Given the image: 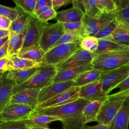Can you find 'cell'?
<instances>
[{
    "label": "cell",
    "mask_w": 129,
    "mask_h": 129,
    "mask_svg": "<svg viewBox=\"0 0 129 129\" xmlns=\"http://www.w3.org/2000/svg\"><path fill=\"white\" fill-rule=\"evenodd\" d=\"M128 97L129 90L107 95L100 106L96 121L98 123L109 126L113 118Z\"/></svg>",
    "instance_id": "obj_1"
},
{
    "label": "cell",
    "mask_w": 129,
    "mask_h": 129,
    "mask_svg": "<svg viewBox=\"0 0 129 129\" xmlns=\"http://www.w3.org/2000/svg\"><path fill=\"white\" fill-rule=\"evenodd\" d=\"M91 63L93 69L101 73L129 65V50L100 53L95 55Z\"/></svg>",
    "instance_id": "obj_2"
},
{
    "label": "cell",
    "mask_w": 129,
    "mask_h": 129,
    "mask_svg": "<svg viewBox=\"0 0 129 129\" xmlns=\"http://www.w3.org/2000/svg\"><path fill=\"white\" fill-rule=\"evenodd\" d=\"M54 66L46 65L38 67L34 74L22 84L15 85L12 95L25 89H41L52 83V80L57 73Z\"/></svg>",
    "instance_id": "obj_3"
},
{
    "label": "cell",
    "mask_w": 129,
    "mask_h": 129,
    "mask_svg": "<svg viewBox=\"0 0 129 129\" xmlns=\"http://www.w3.org/2000/svg\"><path fill=\"white\" fill-rule=\"evenodd\" d=\"M89 102H90L83 98H79L72 102L60 105L35 109L34 112L58 117L60 119L81 112Z\"/></svg>",
    "instance_id": "obj_4"
},
{
    "label": "cell",
    "mask_w": 129,
    "mask_h": 129,
    "mask_svg": "<svg viewBox=\"0 0 129 129\" xmlns=\"http://www.w3.org/2000/svg\"><path fill=\"white\" fill-rule=\"evenodd\" d=\"M47 24V22H43L40 21L35 16H30L23 32V44L20 53L27 49L39 46L40 38Z\"/></svg>",
    "instance_id": "obj_5"
},
{
    "label": "cell",
    "mask_w": 129,
    "mask_h": 129,
    "mask_svg": "<svg viewBox=\"0 0 129 129\" xmlns=\"http://www.w3.org/2000/svg\"><path fill=\"white\" fill-rule=\"evenodd\" d=\"M80 48V44L76 43H66L53 47L45 52L42 66L61 63Z\"/></svg>",
    "instance_id": "obj_6"
},
{
    "label": "cell",
    "mask_w": 129,
    "mask_h": 129,
    "mask_svg": "<svg viewBox=\"0 0 129 129\" xmlns=\"http://www.w3.org/2000/svg\"><path fill=\"white\" fill-rule=\"evenodd\" d=\"M128 76L129 65L101 73L99 80L101 83L103 94L107 95L119 83Z\"/></svg>",
    "instance_id": "obj_7"
},
{
    "label": "cell",
    "mask_w": 129,
    "mask_h": 129,
    "mask_svg": "<svg viewBox=\"0 0 129 129\" xmlns=\"http://www.w3.org/2000/svg\"><path fill=\"white\" fill-rule=\"evenodd\" d=\"M62 24L56 22L47 23L44 27L39 41V46L46 52L64 33Z\"/></svg>",
    "instance_id": "obj_8"
},
{
    "label": "cell",
    "mask_w": 129,
    "mask_h": 129,
    "mask_svg": "<svg viewBox=\"0 0 129 129\" xmlns=\"http://www.w3.org/2000/svg\"><path fill=\"white\" fill-rule=\"evenodd\" d=\"M33 111L27 105L8 103L0 112V122L25 120Z\"/></svg>",
    "instance_id": "obj_9"
},
{
    "label": "cell",
    "mask_w": 129,
    "mask_h": 129,
    "mask_svg": "<svg viewBox=\"0 0 129 129\" xmlns=\"http://www.w3.org/2000/svg\"><path fill=\"white\" fill-rule=\"evenodd\" d=\"M115 13H103L99 17L94 18L85 14L82 22L85 28L86 36H95L99 31L115 18Z\"/></svg>",
    "instance_id": "obj_10"
},
{
    "label": "cell",
    "mask_w": 129,
    "mask_h": 129,
    "mask_svg": "<svg viewBox=\"0 0 129 129\" xmlns=\"http://www.w3.org/2000/svg\"><path fill=\"white\" fill-rule=\"evenodd\" d=\"M79 87L72 86L58 95L38 103L35 109L58 106L76 100L79 98Z\"/></svg>",
    "instance_id": "obj_11"
},
{
    "label": "cell",
    "mask_w": 129,
    "mask_h": 129,
    "mask_svg": "<svg viewBox=\"0 0 129 129\" xmlns=\"http://www.w3.org/2000/svg\"><path fill=\"white\" fill-rule=\"evenodd\" d=\"M95 56L93 52H91L79 48L63 62L55 65L57 71L91 62Z\"/></svg>",
    "instance_id": "obj_12"
},
{
    "label": "cell",
    "mask_w": 129,
    "mask_h": 129,
    "mask_svg": "<svg viewBox=\"0 0 129 129\" xmlns=\"http://www.w3.org/2000/svg\"><path fill=\"white\" fill-rule=\"evenodd\" d=\"M74 86L75 84L74 81L52 83L40 89L38 96V103L43 102Z\"/></svg>",
    "instance_id": "obj_13"
},
{
    "label": "cell",
    "mask_w": 129,
    "mask_h": 129,
    "mask_svg": "<svg viewBox=\"0 0 129 129\" xmlns=\"http://www.w3.org/2000/svg\"><path fill=\"white\" fill-rule=\"evenodd\" d=\"M106 96L102 93L101 83L99 80L80 87L79 97L90 102L94 101L103 102Z\"/></svg>",
    "instance_id": "obj_14"
},
{
    "label": "cell",
    "mask_w": 129,
    "mask_h": 129,
    "mask_svg": "<svg viewBox=\"0 0 129 129\" xmlns=\"http://www.w3.org/2000/svg\"><path fill=\"white\" fill-rule=\"evenodd\" d=\"M41 89H25L12 95L9 103L27 105L35 110L38 104V96Z\"/></svg>",
    "instance_id": "obj_15"
},
{
    "label": "cell",
    "mask_w": 129,
    "mask_h": 129,
    "mask_svg": "<svg viewBox=\"0 0 129 129\" xmlns=\"http://www.w3.org/2000/svg\"><path fill=\"white\" fill-rule=\"evenodd\" d=\"M92 69V64L89 62L58 71L52 80V83L74 81L82 73Z\"/></svg>",
    "instance_id": "obj_16"
},
{
    "label": "cell",
    "mask_w": 129,
    "mask_h": 129,
    "mask_svg": "<svg viewBox=\"0 0 129 129\" xmlns=\"http://www.w3.org/2000/svg\"><path fill=\"white\" fill-rule=\"evenodd\" d=\"M28 129H47L48 124L52 121L60 120L58 117L32 112L24 120Z\"/></svg>",
    "instance_id": "obj_17"
},
{
    "label": "cell",
    "mask_w": 129,
    "mask_h": 129,
    "mask_svg": "<svg viewBox=\"0 0 129 129\" xmlns=\"http://www.w3.org/2000/svg\"><path fill=\"white\" fill-rule=\"evenodd\" d=\"M7 73H3L0 78V112L9 103L12 95L13 87L16 85L6 78Z\"/></svg>",
    "instance_id": "obj_18"
},
{
    "label": "cell",
    "mask_w": 129,
    "mask_h": 129,
    "mask_svg": "<svg viewBox=\"0 0 129 129\" xmlns=\"http://www.w3.org/2000/svg\"><path fill=\"white\" fill-rule=\"evenodd\" d=\"M128 50H129V46L116 42L107 37L98 39L97 48L93 53L95 56L103 53Z\"/></svg>",
    "instance_id": "obj_19"
},
{
    "label": "cell",
    "mask_w": 129,
    "mask_h": 129,
    "mask_svg": "<svg viewBox=\"0 0 129 129\" xmlns=\"http://www.w3.org/2000/svg\"><path fill=\"white\" fill-rule=\"evenodd\" d=\"M129 118V97L112 120L109 129H128Z\"/></svg>",
    "instance_id": "obj_20"
},
{
    "label": "cell",
    "mask_w": 129,
    "mask_h": 129,
    "mask_svg": "<svg viewBox=\"0 0 129 129\" xmlns=\"http://www.w3.org/2000/svg\"><path fill=\"white\" fill-rule=\"evenodd\" d=\"M84 15L85 13L81 10L72 7L67 10L56 11L55 19L61 23L78 22L82 20Z\"/></svg>",
    "instance_id": "obj_21"
},
{
    "label": "cell",
    "mask_w": 129,
    "mask_h": 129,
    "mask_svg": "<svg viewBox=\"0 0 129 129\" xmlns=\"http://www.w3.org/2000/svg\"><path fill=\"white\" fill-rule=\"evenodd\" d=\"M37 68L11 70L7 72L6 78L14 82L16 85H20L28 80L36 71Z\"/></svg>",
    "instance_id": "obj_22"
},
{
    "label": "cell",
    "mask_w": 129,
    "mask_h": 129,
    "mask_svg": "<svg viewBox=\"0 0 129 129\" xmlns=\"http://www.w3.org/2000/svg\"><path fill=\"white\" fill-rule=\"evenodd\" d=\"M23 33H15L10 32L8 41L7 56L10 57L18 55L23 46Z\"/></svg>",
    "instance_id": "obj_23"
},
{
    "label": "cell",
    "mask_w": 129,
    "mask_h": 129,
    "mask_svg": "<svg viewBox=\"0 0 129 129\" xmlns=\"http://www.w3.org/2000/svg\"><path fill=\"white\" fill-rule=\"evenodd\" d=\"M108 37L116 42L129 46V27L117 21L116 27Z\"/></svg>",
    "instance_id": "obj_24"
},
{
    "label": "cell",
    "mask_w": 129,
    "mask_h": 129,
    "mask_svg": "<svg viewBox=\"0 0 129 129\" xmlns=\"http://www.w3.org/2000/svg\"><path fill=\"white\" fill-rule=\"evenodd\" d=\"M41 66L35 62L19 57L17 55L9 57L8 71L19 69H26L38 68Z\"/></svg>",
    "instance_id": "obj_25"
},
{
    "label": "cell",
    "mask_w": 129,
    "mask_h": 129,
    "mask_svg": "<svg viewBox=\"0 0 129 129\" xmlns=\"http://www.w3.org/2000/svg\"><path fill=\"white\" fill-rule=\"evenodd\" d=\"M62 124L63 129H82L86 125V121L82 111L59 120Z\"/></svg>",
    "instance_id": "obj_26"
},
{
    "label": "cell",
    "mask_w": 129,
    "mask_h": 129,
    "mask_svg": "<svg viewBox=\"0 0 129 129\" xmlns=\"http://www.w3.org/2000/svg\"><path fill=\"white\" fill-rule=\"evenodd\" d=\"M101 73L97 70L92 69L81 74L74 80L75 86L81 87L85 85L98 81Z\"/></svg>",
    "instance_id": "obj_27"
},
{
    "label": "cell",
    "mask_w": 129,
    "mask_h": 129,
    "mask_svg": "<svg viewBox=\"0 0 129 129\" xmlns=\"http://www.w3.org/2000/svg\"><path fill=\"white\" fill-rule=\"evenodd\" d=\"M102 103L101 101H94L89 102L84 107L82 112L86 123L96 121V118Z\"/></svg>",
    "instance_id": "obj_28"
},
{
    "label": "cell",
    "mask_w": 129,
    "mask_h": 129,
    "mask_svg": "<svg viewBox=\"0 0 129 129\" xmlns=\"http://www.w3.org/2000/svg\"><path fill=\"white\" fill-rule=\"evenodd\" d=\"M44 54L45 52L42 49L40 46H38L27 49L17 55L37 62L42 66Z\"/></svg>",
    "instance_id": "obj_29"
},
{
    "label": "cell",
    "mask_w": 129,
    "mask_h": 129,
    "mask_svg": "<svg viewBox=\"0 0 129 129\" xmlns=\"http://www.w3.org/2000/svg\"><path fill=\"white\" fill-rule=\"evenodd\" d=\"M30 15L21 12L18 17L12 22L9 30L15 33H23L30 18Z\"/></svg>",
    "instance_id": "obj_30"
},
{
    "label": "cell",
    "mask_w": 129,
    "mask_h": 129,
    "mask_svg": "<svg viewBox=\"0 0 129 129\" xmlns=\"http://www.w3.org/2000/svg\"><path fill=\"white\" fill-rule=\"evenodd\" d=\"M16 7L20 11L26 13L30 16H34L35 0H13Z\"/></svg>",
    "instance_id": "obj_31"
},
{
    "label": "cell",
    "mask_w": 129,
    "mask_h": 129,
    "mask_svg": "<svg viewBox=\"0 0 129 129\" xmlns=\"http://www.w3.org/2000/svg\"><path fill=\"white\" fill-rule=\"evenodd\" d=\"M82 20L78 22L62 23L64 31L77 34L83 37H86L85 28Z\"/></svg>",
    "instance_id": "obj_32"
},
{
    "label": "cell",
    "mask_w": 129,
    "mask_h": 129,
    "mask_svg": "<svg viewBox=\"0 0 129 129\" xmlns=\"http://www.w3.org/2000/svg\"><path fill=\"white\" fill-rule=\"evenodd\" d=\"M98 39L95 36H86L82 38L80 43L81 48L91 52H94L97 48Z\"/></svg>",
    "instance_id": "obj_33"
},
{
    "label": "cell",
    "mask_w": 129,
    "mask_h": 129,
    "mask_svg": "<svg viewBox=\"0 0 129 129\" xmlns=\"http://www.w3.org/2000/svg\"><path fill=\"white\" fill-rule=\"evenodd\" d=\"M83 38V37L79 34L65 32L62 36L52 46L51 48L66 43H76L80 44Z\"/></svg>",
    "instance_id": "obj_34"
},
{
    "label": "cell",
    "mask_w": 129,
    "mask_h": 129,
    "mask_svg": "<svg viewBox=\"0 0 129 129\" xmlns=\"http://www.w3.org/2000/svg\"><path fill=\"white\" fill-rule=\"evenodd\" d=\"M21 12L16 7L11 8L0 5V16L8 18L12 22L18 17Z\"/></svg>",
    "instance_id": "obj_35"
},
{
    "label": "cell",
    "mask_w": 129,
    "mask_h": 129,
    "mask_svg": "<svg viewBox=\"0 0 129 129\" xmlns=\"http://www.w3.org/2000/svg\"><path fill=\"white\" fill-rule=\"evenodd\" d=\"M103 13L98 0H89L88 10L86 15L92 18H97Z\"/></svg>",
    "instance_id": "obj_36"
},
{
    "label": "cell",
    "mask_w": 129,
    "mask_h": 129,
    "mask_svg": "<svg viewBox=\"0 0 129 129\" xmlns=\"http://www.w3.org/2000/svg\"><path fill=\"white\" fill-rule=\"evenodd\" d=\"M117 24V21L116 18H115L104 27L102 28L96 34L95 37L99 39L109 36L114 29Z\"/></svg>",
    "instance_id": "obj_37"
},
{
    "label": "cell",
    "mask_w": 129,
    "mask_h": 129,
    "mask_svg": "<svg viewBox=\"0 0 129 129\" xmlns=\"http://www.w3.org/2000/svg\"><path fill=\"white\" fill-rule=\"evenodd\" d=\"M99 6L103 13H115L117 6L113 0H98Z\"/></svg>",
    "instance_id": "obj_38"
},
{
    "label": "cell",
    "mask_w": 129,
    "mask_h": 129,
    "mask_svg": "<svg viewBox=\"0 0 129 129\" xmlns=\"http://www.w3.org/2000/svg\"><path fill=\"white\" fill-rule=\"evenodd\" d=\"M0 129H28L24 120L0 122Z\"/></svg>",
    "instance_id": "obj_39"
},
{
    "label": "cell",
    "mask_w": 129,
    "mask_h": 129,
    "mask_svg": "<svg viewBox=\"0 0 129 129\" xmlns=\"http://www.w3.org/2000/svg\"><path fill=\"white\" fill-rule=\"evenodd\" d=\"M115 18L118 22L129 27V6L118 9Z\"/></svg>",
    "instance_id": "obj_40"
},
{
    "label": "cell",
    "mask_w": 129,
    "mask_h": 129,
    "mask_svg": "<svg viewBox=\"0 0 129 129\" xmlns=\"http://www.w3.org/2000/svg\"><path fill=\"white\" fill-rule=\"evenodd\" d=\"M56 15V11L52 8L39 14L36 17L43 22H47L48 21L55 19Z\"/></svg>",
    "instance_id": "obj_41"
},
{
    "label": "cell",
    "mask_w": 129,
    "mask_h": 129,
    "mask_svg": "<svg viewBox=\"0 0 129 129\" xmlns=\"http://www.w3.org/2000/svg\"><path fill=\"white\" fill-rule=\"evenodd\" d=\"M73 7L78 8L83 12L85 14L88 10L89 0H72Z\"/></svg>",
    "instance_id": "obj_42"
},
{
    "label": "cell",
    "mask_w": 129,
    "mask_h": 129,
    "mask_svg": "<svg viewBox=\"0 0 129 129\" xmlns=\"http://www.w3.org/2000/svg\"><path fill=\"white\" fill-rule=\"evenodd\" d=\"M72 0H52V8L56 11L60 8L72 3Z\"/></svg>",
    "instance_id": "obj_43"
},
{
    "label": "cell",
    "mask_w": 129,
    "mask_h": 129,
    "mask_svg": "<svg viewBox=\"0 0 129 129\" xmlns=\"http://www.w3.org/2000/svg\"><path fill=\"white\" fill-rule=\"evenodd\" d=\"M12 21L8 18L0 16V29L9 30Z\"/></svg>",
    "instance_id": "obj_44"
},
{
    "label": "cell",
    "mask_w": 129,
    "mask_h": 129,
    "mask_svg": "<svg viewBox=\"0 0 129 129\" xmlns=\"http://www.w3.org/2000/svg\"><path fill=\"white\" fill-rule=\"evenodd\" d=\"M115 88H119L118 92H124L129 90V76L119 83Z\"/></svg>",
    "instance_id": "obj_45"
},
{
    "label": "cell",
    "mask_w": 129,
    "mask_h": 129,
    "mask_svg": "<svg viewBox=\"0 0 129 129\" xmlns=\"http://www.w3.org/2000/svg\"><path fill=\"white\" fill-rule=\"evenodd\" d=\"M45 6L52 8V0H36L34 12L39 8Z\"/></svg>",
    "instance_id": "obj_46"
},
{
    "label": "cell",
    "mask_w": 129,
    "mask_h": 129,
    "mask_svg": "<svg viewBox=\"0 0 129 129\" xmlns=\"http://www.w3.org/2000/svg\"><path fill=\"white\" fill-rule=\"evenodd\" d=\"M9 62V56H6L0 59V73L3 74L8 71V64Z\"/></svg>",
    "instance_id": "obj_47"
},
{
    "label": "cell",
    "mask_w": 129,
    "mask_h": 129,
    "mask_svg": "<svg viewBox=\"0 0 129 129\" xmlns=\"http://www.w3.org/2000/svg\"><path fill=\"white\" fill-rule=\"evenodd\" d=\"M82 129H109V126L106 125L101 123H98L93 126L85 125Z\"/></svg>",
    "instance_id": "obj_48"
},
{
    "label": "cell",
    "mask_w": 129,
    "mask_h": 129,
    "mask_svg": "<svg viewBox=\"0 0 129 129\" xmlns=\"http://www.w3.org/2000/svg\"><path fill=\"white\" fill-rule=\"evenodd\" d=\"M8 41L6 42V43L2 47H1L0 48V59L4 57L7 56Z\"/></svg>",
    "instance_id": "obj_49"
},
{
    "label": "cell",
    "mask_w": 129,
    "mask_h": 129,
    "mask_svg": "<svg viewBox=\"0 0 129 129\" xmlns=\"http://www.w3.org/2000/svg\"><path fill=\"white\" fill-rule=\"evenodd\" d=\"M10 34V31L9 30L0 29V39L9 37Z\"/></svg>",
    "instance_id": "obj_50"
},
{
    "label": "cell",
    "mask_w": 129,
    "mask_h": 129,
    "mask_svg": "<svg viewBox=\"0 0 129 129\" xmlns=\"http://www.w3.org/2000/svg\"><path fill=\"white\" fill-rule=\"evenodd\" d=\"M8 39H9V37L0 39V48L2 47L6 43V42L8 40Z\"/></svg>",
    "instance_id": "obj_51"
},
{
    "label": "cell",
    "mask_w": 129,
    "mask_h": 129,
    "mask_svg": "<svg viewBox=\"0 0 129 129\" xmlns=\"http://www.w3.org/2000/svg\"><path fill=\"white\" fill-rule=\"evenodd\" d=\"M114 2L115 3V4H116L117 6V9H118V7L119 6V1L120 0H113Z\"/></svg>",
    "instance_id": "obj_52"
},
{
    "label": "cell",
    "mask_w": 129,
    "mask_h": 129,
    "mask_svg": "<svg viewBox=\"0 0 129 129\" xmlns=\"http://www.w3.org/2000/svg\"><path fill=\"white\" fill-rule=\"evenodd\" d=\"M2 74H1V73H0V78H1V76H2Z\"/></svg>",
    "instance_id": "obj_53"
},
{
    "label": "cell",
    "mask_w": 129,
    "mask_h": 129,
    "mask_svg": "<svg viewBox=\"0 0 129 129\" xmlns=\"http://www.w3.org/2000/svg\"><path fill=\"white\" fill-rule=\"evenodd\" d=\"M47 129H50V128H47Z\"/></svg>",
    "instance_id": "obj_54"
},
{
    "label": "cell",
    "mask_w": 129,
    "mask_h": 129,
    "mask_svg": "<svg viewBox=\"0 0 129 129\" xmlns=\"http://www.w3.org/2000/svg\"><path fill=\"white\" fill-rule=\"evenodd\" d=\"M119 2H120V1H119Z\"/></svg>",
    "instance_id": "obj_55"
},
{
    "label": "cell",
    "mask_w": 129,
    "mask_h": 129,
    "mask_svg": "<svg viewBox=\"0 0 129 129\" xmlns=\"http://www.w3.org/2000/svg\"><path fill=\"white\" fill-rule=\"evenodd\" d=\"M35 1H36V0H35Z\"/></svg>",
    "instance_id": "obj_56"
}]
</instances>
